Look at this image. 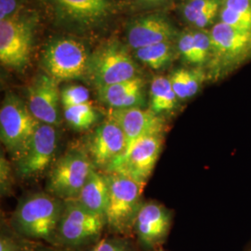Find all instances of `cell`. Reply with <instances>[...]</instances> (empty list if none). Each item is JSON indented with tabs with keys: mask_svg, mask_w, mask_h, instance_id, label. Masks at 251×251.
I'll list each match as a JSON object with an SVG mask.
<instances>
[{
	"mask_svg": "<svg viewBox=\"0 0 251 251\" xmlns=\"http://www.w3.org/2000/svg\"><path fill=\"white\" fill-rule=\"evenodd\" d=\"M179 32L171 19L161 13H152L132 20L126 27V40L130 48L176 41Z\"/></svg>",
	"mask_w": 251,
	"mask_h": 251,
	"instance_id": "cell-16",
	"label": "cell"
},
{
	"mask_svg": "<svg viewBox=\"0 0 251 251\" xmlns=\"http://www.w3.org/2000/svg\"><path fill=\"white\" fill-rule=\"evenodd\" d=\"M184 1H187V0H184Z\"/></svg>",
	"mask_w": 251,
	"mask_h": 251,
	"instance_id": "cell-36",
	"label": "cell"
},
{
	"mask_svg": "<svg viewBox=\"0 0 251 251\" xmlns=\"http://www.w3.org/2000/svg\"><path fill=\"white\" fill-rule=\"evenodd\" d=\"M100 101L110 109L144 108L146 104L145 80L138 76L97 90Z\"/></svg>",
	"mask_w": 251,
	"mask_h": 251,
	"instance_id": "cell-18",
	"label": "cell"
},
{
	"mask_svg": "<svg viewBox=\"0 0 251 251\" xmlns=\"http://www.w3.org/2000/svg\"><path fill=\"white\" fill-rule=\"evenodd\" d=\"M85 150L95 168L104 172L125 152V134L120 126L109 118L95 126Z\"/></svg>",
	"mask_w": 251,
	"mask_h": 251,
	"instance_id": "cell-14",
	"label": "cell"
},
{
	"mask_svg": "<svg viewBox=\"0 0 251 251\" xmlns=\"http://www.w3.org/2000/svg\"><path fill=\"white\" fill-rule=\"evenodd\" d=\"M178 55L184 63L195 65V38L193 29L179 32L176 39Z\"/></svg>",
	"mask_w": 251,
	"mask_h": 251,
	"instance_id": "cell-28",
	"label": "cell"
},
{
	"mask_svg": "<svg viewBox=\"0 0 251 251\" xmlns=\"http://www.w3.org/2000/svg\"><path fill=\"white\" fill-rule=\"evenodd\" d=\"M222 0H187L179 8L183 21L190 26H195L199 19L206 12L221 8Z\"/></svg>",
	"mask_w": 251,
	"mask_h": 251,
	"instance_id": "cell-25",
	"label": "cell"
},
{
	"mask_svg": "<svg viewBox=\"0 0 251 251\" xmlns=\"http://www.w3.org/2000/svg\"><path fill=\"white\" fill-rule=\"evenodd\" d=\"M218 22L251 32V0H222Z\"/></svg>",
	"mask_w": 251,
	"mask_h": 251,
	"instance_id": "cell-22",
	"label": "cell"
},
{
	"mask_svg": "<svg viewBox=\"0 0 251 251\" xmlns=\"http://www.w3.org/2000/svg\"><path fill=\"white\" fill-rule=\"evenodd\" d=\"M27 251H63L60 249H56L54 246H44V245H34L30 248H28Z\"/></svg>",
	"mask_w": 251,
	"mask_h": 251,
	"instance_id": "cell-34",
	"label": "cell"
},
{
	"mask_svg": "<svg viewBox=\"0 0 251 251\" xmlns=\"http://www.w3.org/2000/svg\"><path fill=\"white\" fill-rule=\"evenodd\" d=\"M206 77L205 68H178L170 75L172 89L179 100H186L196 96Z\"/></svg>",
	"mask_w": 251,
	"mask_h": 251,
	"instance_id": "cell-20",
	"label": "cell"
},
{
	"mask_svg": "<svg viewBox=\"0 0 251 251\" xmlns=\"http://www.w3.org/2000/svg\"><path fill=\"white\" fill-rule=\"evenodd\" d=\"M179 100L169 77L158 75L152 79L149 90V109L152 113L163 117L175 110Z\"/></svg>",
	"mask_w": 251,
	"mask_h": 251,
	"instance_id": "cell-21",
	"label": "cell"
},
{
	"mask_svg": "<svg viewBox=\"0 0 251 251\" xmlns=\"http://www.w3.org/2000/svg\"><path fill=\"white\" fill-rule=\"evenodd\" d=\"M135 57L153 70L169 66L178 54L176 41L163 42L135 50Z\"/></svg>",
	"mask_w": 251,
	"mask_h": 251,
	"instance_id": "cell-23",
	"label": "cell"
},
{
	"mask_svg": "<svg viewBox=\"0 0 251 251\" xmlns=\"http://www.w3.org/2000/svg\"><path fill=\"white\" fill-rule=\"evenodd\" d=\"M172 2V0H142L138 3L145 5V6H152V7H161L169 5Z\"/></svg>",
	"mask_w": 251,
	"mask_h": 251,
	"instance_id": "cell-33",
	"label": "cell"
},
{
	"mask_svg": "<svg viewBox=\"0 0 251 251\" xmlns=\"http://www.w3.org/2000/svg\"><path fill=\"white\" fill-rule=\"evenodd\" d=\"M138 76L139 67L126 46L109 41L91 54L87 79L99 90Z\"/></svg>",
	"mask_w": 251,
	"mask_h": 251,
	"instance_id": "cell-8",
	"label": "cell"
},
{
	"mask_svg": "<svg viewBox=\"0 0 251 251\" xmlns=\"http://www.w3.org/2000/svg\"><path fill=\"white\" fill-rule=\"evenodd\" d=\"M57 126L39 123L26 151L15 161V172L22 179H30L44 173L55 163L59 146Z\"/></svg>",
	"mask_w": 251,
	"mask_h": 251,
	"instance_id": "cell-11",
	"label": "cell"
},
{
	"mask_svg": "<svg viewBox=\"0 0 251 251\" xmlns=\"http://www.w3.org/2000/svg\"></svg>",
	"mask_w": 251,
	"mask_h": 251,
	"instance_id": "cell-37",
	"label": "cell"
},
{
	"mask_svg": "<svg viewBox=\"0 0 251 251\" xmlns=\"http://www.w3.org/2000/svg\"><path fill=\"white\" fill-rule=\"evenodd\" d=\"M27 105L37 121L59 126L62 122L61 90L59 81L43 73L27 88Z\"/></svg>",
	"mask_w": 251,
	"mask_h": 251,
	"instance_id": "cell-13",
	"label": "cell"
},
{
	"mask_svg": "<svg viewBox=\"0 0 251 251\" xmlns=\"http://www.w3.org/2000/svg\"><path fill=\"white\" fill-rule=\"evenodd\" d=\"M94 168L85 149H69L50 168L46 184L47 193L63 201L76 199Z\"/></svg>",
	"mask_w": 251,
	"mask_h": 251,
	"instance_id": "cell-9",
	"label": "cell"
},
{
	"mask_svg": "<svg viewBox=\"0 0 251 251\" xmlns=\"http://www.w3.org/2000/svg\"><path fill=\"white\" fill-rule=\"evenodd\" d=\"M109 118L117 122L125 134L124 153L128 152L137 142L144 139V137L164 133L166 128L164 117L152 113L150 109H111Z\"/></svg>",
	"mask_w": 251,
	"mask_h": 251,
	"instance_id": "cell-15",
	"label": "cell"
},
{
	"mask_svg": "<svg viewBox=\"0 0 251 251\" xmlns=\"http://www.w3.org/2000/svg\"><path fill=\"white\" fill-rule=\"evenodd\" d=\"M109 197V184L104 172L96 168L90 171L89 178L81 189L76 200L90 211L105 217Z\"/></svg>",
	"mask_w": 251,
	"mask_h": 251,
	"instance_id": "cell-19",
	"label": "cell"
},
{
	"mask_svg": "<svg viewBox=\"0 0 251 251\" xmlns=\"http://www.w3.org/2000/svg\"><path fill=\"white\" fill-rule=\"evenodd\" d=\"M15 237L2 232L0 237V251H27Z\"/></svg>",
	"mask_w": 251,
	"mask_h": 251,
	"instance_id": "cell-32",
	"label": "cell"
},
{
	"mask_svg": "<svg viewBox=\"0 0 251 251\" xmlns=\"http://www.w3.org/2000/svg\"><path fill=\"white\" fill-rule=\"evenodd\" d=\"M164 133L149 135L140 140L128 152L114 162L105 173L118 172L145 185L161 153Z\"/></svg>",
	"mask_w": 251,
	"mask_h": 251,
	"instance_id": "cell-12",
	"label": "cell"
},
{
	"mask_svg": "<svg viewBox=\"0 0 251 251\" xmlns=\"http://www.w3.org/2000/svg\"><path fill=\"white\" fill-rule=\"evenodd\" d=\"M106 226L104 216L82 206L76 199L64 201L57 232V247L79 249L99 241Z\"/></svg>",
	"mask_w": 251,
	"mask_h": 251,
	"instance_id": "cell-10",
	"label": "cell"
},
{
	"mask_svg": "<svg viewBox=\"0 0 251 251\" xmlns=\"http://www.w3.org/2000/svg\"><path fill=\"white\" fill-rule=\"evenodd\" d=\"M21 10L20 0H0V22L13 17Z\"/></svg>",
	"mask_w": 251,
	"mask_h": 251,
	"instance_id": "cell-31",
	"label": "cell"
},
{
	"mask_svg": "<svg viewBox=\"0 0 251 251\" xmlns=\"http://www.w3.org/2000/svg\"><path fill=\"white\" fill-rule=\"evenodd\" d=\"M67 124L76 131H86L99 122L98 111L90 102L63 108Z\"/></svg>",
	"mask_w": 251,
	"mask_h": 251,
	"instance_id": "cell-24",
	"label": "cell"
},
{
	"mask_svg": "<svg viewBox=\"0 0 251 251\" xmlns=\"http://www.w3.org/2000/svg\"><path fill=\"white\" fill-rule=\"evenodd\" d=\"M13 183L12 171L8 159L1 154L0 158V189L1 195L7 196L10 192Z\"/></svg>",
	"mask_w": 251,
	"mask_h": 251,
	"instance_id": "cell-30",
	"label": "cell"
},
{
	"mask_svg": "<svg viewBox=\"0 0 251 251\" xmlns=\"http://www.w3.org/2000/svg\"><path fill=\"white\" fill-rule=\"evenodd\" d=\"M137 1H138V2H140V1H142V0H137Z\"/></svg>",
	"mask_w": 251,
	"mask_h": 251,
	"instance_id": "cell-35",
	"label": "cell"
},
{
	"mask_svg": "<svg viewBox=\"0 0 251 251\" xmlns=\"http://www.w3.org/2000/svg\"><path fill=\"white\" fill-rule=\"evenodd\" d=\"M211 55L206 65L208 79H223L251 61V32L217 22L209 29Z\"/></svg>",
	"mask_w": 251,
	"mask_h": 251,
	"instance_id": "cell-2",
	"label": "cell"
},
{
	"mask_svg": "<svg viewBox=\"0 0 251 251\" xmlns=\"http://www.w3.org/2000/svg\"><path fill=\"white\" fill-rule=\"evenodd\" d=\"M64 201L49 193H35L19 201L11 216V226L20 236L43 240L56 247L57 232Z\"/></svg>",
	"mask_w": 251,
	"mask_h": 251,
	"instance_id": "cell-1",
	"label": "cell"
},
{
	"mask_svg": "<svg viewBox=\"0 0 251 251\" xmlns=\"http://www.w3.org/2000/svg\"><path fill=\"white\" fill-rule=\"evenodd\" d=\"M87 251H135L128 240L123 237H106L100 239Z\"/></svg>",
	"mask_w": 251,
	"mask_h": 251,
	"instance_id": "cell-29",
	"label": "cell"
},
{
	"mask_svg": "<svg viewBox=\"0 0 251 251\" xmlns=\"http://www.w3.org/2000/svg\"><path fill=\"white\" fill-rule=\"evenodd\" d=\"M33 11L21 10L13 17L0 22V61L10 70L23 72L31 59L37 26Z\"/></svg>",
	"mask_w": 251,
	"mask_h": 251,
	"instance_id": "cell-5",
	"label": "cell"
},
{
	"mask_svg": "<svg viewBox=\"0 0 251 251\" xmlns=\"http://www.w3.org/2000/svg\"><path fill=\"white\" fill-rule=\"evenodd\" d=\"M195 38V65L206 67L211 55V36L209 30L193 29Z\"/></svg>",
	"mask_w": 251,
	"mask_h": 251,
	"instance_id": "cell-26",
	"label": "cell"
},
{
	"mask_svg": "<svg viewBox=\"0 0 251 251\" xmlns=\"http://www.w3.org/2000/svg\"><path fill=\"white\" fill-rule=\"evenodd\" d=\"M39 123L25 100L12 91L6 93L0 108V138L13 161L25 152Z\"/></svg>",
	"mask_w": 251,
	"mask_h": 251,
	"instance_id": "cell-6",
	"label": "cell"
},
{
	"mask_svg": "<svg viewBox=\"0 0 251 251\" xmlns=\"http://www.w3.org/2000/svg\"><path fill=\"white\" fill-rule=\"evenodd\" d=\"M105 175L109 184L106 226L113 233L129 235L133 232L136 217L143 205L145 185L122 173L109 172Z\"/></svg>",
	"mask_w": 251,
	"mask_h": 251,
	"instance_id": "cell-4",
	"label": "cell"
},
{
	"mask_svg": "<svg viewBox=\"0 0 251 251\" xmlns=\"http://www.w3.org/2000/svg\"><path fill=\"white\" fill-rule=\"evenodd\" d=\"M57 26L88 34L104 26L115 13V0H40Z\"/></svg>",
	"mask_w": 251,
	"mask_h": 251,
	"instance_id": "cell-3",
	"label": "cell"
},
{
	"mask_svg": "<svg viewBox=\"0 0 251 251\" xmlns=\"http://www.w3.org/2000/svg\"><path fill=\"white\" fill-rule=\"evenodd\" d=\"M171 211L159 203H143L135 220L133 233L146 250H153L165 241L171 226Z\"/></svg>",
	"mask_w": 251,
	"mask_h": 251,
	"instance_id": "cell-17",
	"label": "cell"
},
{
	"mask_svg": "<svg viewBox=\"0 0 251 251\" xmlns=\"http://www.w3.org/2000/svg\"><path fill=\"white\" fill-rule=\"evenodd\" d=\"M90 91L81 85H67L61 90V103L63 108L90 102Z\"/></svg>",
	"mask_w": 251,
	"mask_h": 251,
	"instance_id": "cell-27",
	"label": "cell"
},
{
	"mask_svg": "<svg viewBox=\"0 0 251 251\" xmlns=\"http://www.w3.org/2000/svg\"><path fill=\"white\" fill-rule=\"evenodd\" d=\"M90 56L87 46L72 37L50 41L43 50L41 63L46 74L57 81L87 78Z\"/></svg>",
	"mask_w": 251,
	"mask_h": 251,
	"instance_id": "cell-7",
	"label": "cell"
}]
</instances>
